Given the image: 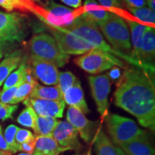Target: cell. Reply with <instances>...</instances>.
<instances>
[{"instance_id":"d6986e66","label":"cell","mask_w":155,"mask_h":155,"mask_svg":"<svg viewBox=\"0 0 155 155\" xmlns=\"http://www.w3.org/2000/svg\"><path fill=\"white\" fill-rule=\"evenodd\" d=\"M0 7L8 12L13 10L29 12L40 18H43L44 9L38 7L34 0H0Z\"/></svg>"},{"instance_id":"bcb514c9","label":"cell","mask_w":155,"mask_h":155,"mask_svg":"<svg viewBox=\"0 0 155 155\" xmlns=\"http://www.w3.org/2000/svg\"><path fill=\"white\" fill-rule=\"evenodd\" d=\"M123 155H127V154H125V153H124V154H123Z\"/></svg>"},{"instance_id":"2e32d148","label":"cell","mask_w":155,"mask_h":155,"mask_svg":"<svg viewBox=\"0 0 155 155\" xmlns=\"http://www.w3.org/2000/svg\"><path fill=\"white\" fill-rule=\"evenodd\" d=\"M63 101L67 105L76 108L83 114H88L90 112L85 99L81 82L78 80L72 87L64 93Z\"/></svg>"},{"instance_id":"d6a6232c","label":"cell","mask_w":155,"mask_h":155,"mask_svg":"<svg viewBox=\"0 0 155 155\" xmlns=\"http://www.w3.org/2000/svg\"><path fill=\"white\" fill-rule=\"evenodd\" d=\"M18 86H15L0 91V101L3 104L13 105V101Z\"/></svg>"},{"instance_id":"60d3db41","label":"cell","mask_w":155,"mask_h":155,"mask_svg":"<svg viewBox=\"0 0 155 155\" xmlns=\"http://www.w3.org/2000/svg\"><path fill=\"white\" fill-rule=\"evenodd\" d=\"M146 4L149 8L152 9L153 11L155 10V0H146Z\"/></svg>"},{"instance_id":"b9f144b4","label":"cell","mask_w":155,"mask_h":155,"mask_svg":"<svg viewBox=\"0 0 155 155\" xmlns=\"http://www.w3.org/2000/svg\"><path fill=\"white\" fill-rule=\"evenodd\" d=\"M17 155H42V154L38 152H34V153H32V154H28V153H20V154H17Z\"/></svg>"},{"instance_id":"5b68a950","label":"cell","mask_w":155,"mask_h":155,"mask_svg":"<svg viewBox=\"0 0 155 155\" xmlns=\"http://www.w3.org/2000/svg\"><path fill=\"white\" fill-rule=\"evenodd\" d=\"M104 119L108 132L116 146L148 136L146 131L129 118L111 114H107Z\"/></svg>"},{"instance_id":"4dcf8cb0","label":"cell","mask_w":155,"mask_h":155,"mask_svg":"<svg viewBox=\"0 0 155 155\" xmlns=\"http://www.w3.org/2000/svg\"><path fill=\"white\" fill-rule=\"evenodd\" d=\"M19 127L14 124L9 125V127L6 128L5 134H4V137L7 142V144L9 145L13 150L18 151L19 144H17L16 140H15V136Z\"/></svg>"},{"instance_id":"f35d334b","label":"cell","mask_w":155,"mask_h":155,"mask_svg":"<svg viewBox=\"0 0 155 155\" xmlns=\"http://www.w3.org/2000/svg\"><path fill=\"white\" fill-rule=\"evenodd\" d=\"M65 5L73 7V8H79L82 5L81 0H61Z\"/></svg>"},{"instance_id":"1f68e13d","label":"cell","mask_w":155,"mask_h":155,"mask_svg":"<svg viewBox=\"0 0 155 155\" xmlns=\"http://www.w3.org/2000/svg\"><path fill=\"white\" fill-rule=\"evenodd\" d=\"M36 136L28 129H20L19 128L15 136V140L17 144H23V143L30 142L35 140Z\"/></svg>"},{"instance_id":"7bdbcfd3","label":"cell","mask_w":155,"mask_h":155,"mask_svg":"<svg viewBox=\"0 0 155 155\" xmlns=\"http://www.w3.org/2000/svg\"><path fill=\"white\" fill-rule=\"evenodd\" d=\"M10 154H9V153L4 152V151L0 150V155H10Z\"/></svg>"},{"instance_id":"484cf974","label":"cell","mask_w":155,"mask_h":155,"mask_svg":"<svg viewBox=\"0 0 155 155\" xmlns=\"http://www.w3.org/2000/svg\"><path fill=\"white\" fill-rule=\"evenodd\" d=\"M30 68V65L25 61V60H23V61L18 66V68L12 73L6 79L4 83L2 90H5V89L15 86H18L25 82V77H26L27 73H28Z\"/></svg>"},{"instance_id":"ac0fdd59","label":"cell","mask_w":155,"mask_h":155,"mask_svg":"<svg viewBox=\"0 0 155 155\" xmlns=\"http://www.w3.org/2000/svg\"><path fill=\"white\" fill-rule=\"evenodd\" d=\"M118 147L127 155H155L154 149L148 136L134 139Z\"/></svg>"},{"instance_id":"f546056e","label":"cell","mask_w":155,"mask_h":155,"mask_svg":"<svg viewBox=\"0 0 155 155\" xmlns=\"http://www.w3.org/2000/svg\"><path fill=\"white\" fill-rule=\"evenodd\" d=\"M36 83H31L26 82V81L21 83L17 88L16 93H15L14 101H13V105H17L19 102H22L26 98H28L30 96L31 92L33 89V87Z\"/></svg>"},{"instance_id":"4316f807","label":"cell","mask_w":155,"mask_h":155,"mask_svg":"<svg viewBox=\"0 0 155 155\" xmlns=\"http://www.w3.org/2000/svg\"><path fill=\"white\" fill-rule=\"evenodd\" d=\"M25 106H26V108L19 114L17 119V121L23 127L31 128L34 131L35 129L36 119L38 115L30 105Z\"/></svg>"},{"instance_id":"ffe728a7","label":"cell","mask_w":155,"mask_h":155,"mask_svg":"<svg viewBox=\"0 0 155 155\" xmlns=\"http://www.w3.org/2000/svg\"><path fill=\"white\" fill-rule=\"evenodd\" d=\"M24 60L21 50H15L7 53L0 63V86L7 77L20 65Z\"/></svg>"},{"instance_id":"ee69618b","label":"cell","mask_w":155,"mask_h":155,"mask_svg":"<svg viewBox=\"0 0 155 155\" xmlns=\"http://www.w3.org/2000/svg\"><path fill=\"white\" fill-rule=\"evenodd\" d=\"M73 155H91V152H86V153H82V154H73Z\"/></svg>"},{"instance_id":"277c9868","label":"cell","mask_w":155,"mask_h":155,"mask_svg":"<svg viewBox=\"0 0 155 155\" xmlns=\"http://www.w3.org/2000/svg\"><path fill=\"white\" fill-rule=\"evenodd\" d=\"M27 16L22 13L0 11V42L11 48L25 40L28 33Z\"/></svg>"},{"instance_id":"d4e9b609","label":"cell","mask_w":155,"mask_h":155,"mask_svg":"<svg viewBox=\"0 0 155 155\" xmlns=\"http://www.w3.org/2000/svg\"><path fill=\"white\" fill-rule=\"evenodd\" d=\"M58 122L59 120L55 118L45 117L38 115L36 119L35 129L34 130L35 136H52Z\"/></svg>"},{"instance_id":"8992f818","label":"cell","mask_w":155,"mask_h":155,"mask_svg":"<svg viewBox=\"0 0 155 155\" xmlns=\"http://www.w3.org/2000/svg\"><path fill=\"white\" fill-rule=\"evenodd\" d=\"M61 28L83 38L84 40L93 45L96 49L111 53L121 59V55L105 41L98 27L81 15L78 16L71 24Z\"/></svg>"},{"instance_id":"836d02e7","label":"cell","mask_w":155,"mask_h":155,"mask_svg":"<svg viewBox=\"0 0 155 155\" xmlns=\"http://www.w3.org/2000/svg\"><path fill=\"white\" fill-rule=\"evenodd\" d=\"M18 108L17 105H9L0 101V120L5 121L8 119H12L13 114Z\"/></svg>"},{"instance_id":"6da1fadb","label":"cell","mask_w":155,"mask_h":155,"mask_svg":"<svg viewBox=\"0 0 155 155\" xmlns=\"http://www.w3.org/2000/svg\"><path fill=\"white\" fill-rule=\"evenodd\" d=\"M154 71L132 66L126 69L117 81L115 104L137 118L139 124L155 129Z\"/></svg>"},{"instance_id":"52a82bcc","label":"cell","mask_w":155,"mask_h":155,"mask_svg":"<svg viewBox=\"0 0 155 155\" xmlns=\"http://www.w3.org/2000/svg\"><path fill=\"white\" fill-rule=\"evenodd\" d=\"M75 65L86 72L97 75L112 68L114 66L125 68L121 59L103 50L94 49L74 60Z\"/></svg>"},{"instance_id":"f1b7e54d","label":"cell","mask_w":155,"mask_h":155,"mask_svg":"<svg viewBox=\"0 0 155 155\" xmlns=\"http://www.w3.org/2000/svg\"><path fill=\"white\" fill-rule=\"evenodd\" d=\"M78 80L77 77L70 71H65V72L59 73L58 75V86H59L61 92L64 94L68 89L72 87L73 85Z\"/></svg>"},{"instance_id":"7a4b0ae2","label":"cell","mask_w":155,"mask_h":155,"mask_svg":"<svg viewBox=\"0 0 155 155\" xmlns=\"http://www.w3.org/2000/svg\"><path fill=\"white\" fill-rule=\"evenodd\" d=\"M111 47L133 66L141 68V65L132 58L130 32L127 23L122 17L111 12L106 22L99 27Z\"/></svg>"},{"instance_id":"30bf717a","label":"cell","mask_w":155,"mask_h":155,"mask_svg":"<svg viewBox=\"0 0 155 155\" xmlns=\"http://www.w3.org/2000/svg\"><path fill=\"white\" fill-rule=\"evenodd\" d=\"M43 19L51 27L64 28L73 22L79 15H75V11L50 0L44 7Z\"/></svg>"},{"instance_id":"603a6c76","label":"cell","mask_w":155,"mask_h":155,"mask_svg":"<svg viewBox=\"0 0 155 155\" xmlns=\"http://www.w3.org/2000/svg\"><path fill=\"white\" fill-rule=\"evenodd\" d=\"M70 149L61 147L52 136H36L35 149V152H38L42 155L59 154Z\"/></svg>"},{"instance_id":"74e56055","label":"cell","mask_w":155,"mask_h":155,"mask_svg":"<svg viewBox=\"0 0 155 155\" xmlns=\"http://www.w3.org/2000/svg\"><path fill=\"white\" fill-rule=\"evenodd\" d=\"M107 75L109 77L111 83L114 82V81H118L121 76V70H120L119 66H114L112 68H111L109 72L107 73Z\"/></svg>"},{"instance_id":"f6af8a7d","label":"cell","mask_w":155,"mask_h":155,"mask_svg":"<svg viewBox=\"0 0 155 155\" xmlns=\"http://www.w3.org/2000/svg\"><path fill=\"white\" fill-rule=\"evenodd\" d=\"M50 155H58V154H50Z\"/></svg>"},{"instance_id":"d590c367","label":"cell","mask_w":155,"mask_h":155,"mask_svg":"<svg viewBox=\"0 0 155 155\" xmlns=\"http://www.w3.org/2000/svg\"><path fill=\"white\" fill-rule=\"evenodd\" d=\"M100 5L106 8H122V0H98Z\"/></svg>"},{"instance_id":"9c48e42d","label":"cell","mask_w":155,"mask_h":155,"mask_svg":"<svg viewBox=\"0 0 155 155\" xmlns=\"http://www.w3.org/2000/svg\"><path fill=\"white\" fill-rule=\"evenodd\" d=\"M88 79L92 96L96 102L97 110L104 119L108 114V98L111 92L112 83L107 73L90 75Z\"/></svg>"},{"instance_id":"44dd1931","label":"cell","mask_w":155,"mask_h":155,"mask_svg":"<svg viewBox=\"0 0 155 155\" xmlns=\"http://www.w3.org/2000/svg\"><path fill=\"white\" fill-rule=\"evenodd\" d=\"M97 155H123L124 152L119 147L112 143L99 127L94 139Z\"/></svg>"},{"instance_id":"8fae6325","label":"cell","mask_w":155,"mask_h":155,"mask_svg":"<svg viewBox=\"0 0 155 155\" xmlns=\"http://www.w3.org/2000/svg\"><path fill=\"white\" fill-rule=\"evenodd\" d=\"M67 121L69 122L80 134L81 139L86 143L94 142L98 130V122L87 119L82 112L76 108L69 106L66 114Z\"/></svg>"},{"instance_id":"e0dca14e","label":"cell","mask_w":155,"mask_h":155,"mask_svg":"<svg viewBox=\"0 0 155 155\" xmlns=\"http://www.w3.org/2000/svg\"><path fill=\"white\" fill-rule=\"evenodd\" d=\"M84 12L81 15L94 23L98 28L108 19L111 12L104 9L94 0H86L83 6Z\"/></svg>"},{"instance_id":"7dc6e473","label":"cell","mask_w":155,"mask_h":155,"mask_svg":"<svg viewBox=\"0 0 155 155\" xmlns=\"http://www.w3.org/2000/svg\"><path fill=\"white\" fill-rule=\"evenodd\" d=\"M34 1H35V0H34Z\"/></svg>"},{"instance_id":"e575fe53","label":"cell","mask_w":155,"mask_h":155,"mask_svg":"<svg viewBox=\"0 0 155 155\" xmlns=\"http://www.w3.org/2000/svg\"><path fill=\"white\" fill-rule=\"evenodd\" d=\"M124 6L128 8H140L146 7V0H122Z\"/></svg>"},{"instance_id":"cb8c5ba5","label":"cell","mask_w":155,"mask_h":155,"mask_svg":"<svg viewBox=\"0 0 155 155\" xmlns=\"http://www.w3.org/2000/svg\"><path fill=\"white\" fill-rule=\"evenodd\" d=\"M30 98L44 100H63V94L58 85L52 86H43L37 83L33 87Z\"/></svg>"},{"instance_id":"3957f363","label":"cell","mask_w":155,"mask_h":155,"mask_svg":"<svg viewBox=\"0 0 155 155\" xmlns=\"http://www.w3.org/2000/svg\"><path fill=\"white\" fill-rule=\"evenodd\" d=\"M31 55L41 58L61 68L68 63L70 55L60 49L55 39L50 35L40 33L32 37L29 43Z\"/></svg>"},{"instance_id":"7c38bea8","label":"cell","mask_w":155,"mask_h":155,"mask_svg":"<svg viewBox=\"0 0 155 155\" xmlns=\"http://www.w3.org/2000/svg\"><path fill=\"white\" fill-rule=\"evenodd\" d=\"M31 71L35 79H38L46 86H56L58 83L59 71L53 63L41 58L31 55Z\"/></svg>"},{"instance_id":"8d00e7d4","label":"cell","mask_w":155,"mask_h":155,"mask_svg":"<svg viewBox=\"0 0 155 155\" xmlns=\"http://www.w3.org/2000/svg\"><path fill=\"white\" fill-rule=\"evenodd\" d=\"M35 140L30 141V142L23 143V144H19L18 151L24 152L28 154H32L35 152Z\"/></svg>"},{"instance_id":"9a60e30c","label":"cell","mask_w":155,"mask_h":155,"mask_svg":"<svg viewBox=\"0 0 155 155\" xmlns=\"http://www.w3.org/2000/svg\"><path fill=\"white\" fill-rule=\"evenodd\" d=\"M155 29L147 25L142 39L139 61L142 69L154 72Z\"/></svg>"},{"instance_id":"4fadbf2b","label":"cell","mask_w":155,"mask_h":155,"mask_svg":"<svg viewBox=\"0 0 155 155\" xmlns=\"http://www.w3.org/2000/svg\"><path fill=\"white\" fill-rule=\"evenodd\" d=\"M23 104L30 105L35 111L37 115L55 119L63 117L65 107L63 100H44L30 97L23 101Z\"/></svg>"},{"instance_id":"ab89813d","label":"cell","mask_w":155,"mask_h":155,"mask_svg":"<svg viewBox=\"0 0 155 155\" xmlns=\"http://www.w3.org/2000/svg\"><path fill=\"white\" fill-rule=\"evenodd\" d=\"M10 50V48L7 46L5 44L0 42V60L5 55H7L8 53V50Z\"/></svg>"},{"instance_id":"ba28073f","label":"cell","mask_w":155,"mask_h":155,"mask_svg":"<svg viewBox=\"0 0 155 155\" xmlns=\"http://www.w3.org/2000/svg\"><path fill=\"white\" fill-rule=\"evenodd\" d=\"M53 38L62 52L67 55H83L91 50L96 49L94 46L79 36L61 28L51 27Z\"/></svg>"},{"instance_id":"7402d4cb","label":"cell","mask_w":155,"mask_h":155,"mask_svg":"<svg viewBox=\"0 0 155 155\" xmlns=\"http://www.w3.org/2000/svg\"><path fill=\"white\" fill-rule=\"evenodd\" d=\"M126 22L127 23L128 27H129L131 30L130 38L131 46H132V58L141 65L139 61V56L140 53L143 36H144V33L146 30L147 25L140 24L136 21L129 19H127ZM141 67L142 68L141 65Z\"/></svg>"},{"instance_id":"5bb4252c","label":"cell","mask_w":155,"mask_h":155,"mask_svg":"<svg viewBox=\"0 0 155 155\" xmlns=\"http://www.w3.org/2000/svg\"><path fill=\"white\" fill-rule=\"evenodd\" d=\"M52 137L60 146L66 147L70 150L80 151L82 148L78 139V132L67 121H59Z\"/></svg>"},{"instance_id":"83f0119b","label":"cell","mask_w":155,"mask_h":155,"mask_svg":"<svg viewBox=\"0 0 155 155\" xmlns=\"http://www.w3.org/2000/svg\"><path fill=\"white\" fill-rule=\"evenodd\" d=\"M129 11L141 22H146L150 25L155 24V12L148 7L140 8H128Z\"/></svg>"}]
</instances>
